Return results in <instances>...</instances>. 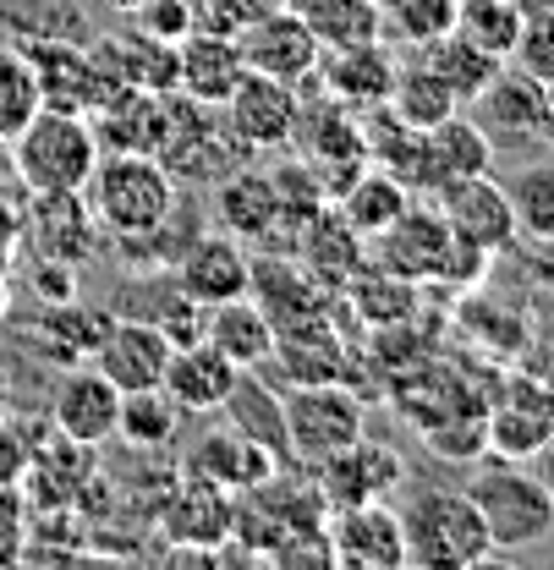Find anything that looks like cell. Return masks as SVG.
<instances>
[{
  "label": "cell",
  "mask_w": 554,
  "mask_h": 570,
  "mask_svg": "<svg viewBox=\"0 0 554 570\" xmlns=\"http://www.w3.org/2000/svg\"><path fill=\"white\" fill-rule=\"evenodd\" d=\"M82 198L105 242H143L176 214V176L159 165V154H99Z\"/></svg>",
  "instance_id": "6da1fadb"
},
{
  "label": "cell",
  "mask_w": 554,
  "mask_h": 570,
  "mask_svg": "<svg viewBox=\"0 0 554 570\" xmlns=\"http://www.w3.org/2000/svg\"><path fill=\"white\" fill-rule=\"evenodd\" d=\"M396 515L407 538V566L417 570H473L499 560L467 489H417Z\"/></svg>",
  "instance_id": "7a4b0ae2"
},
{
  "label": "cell",
  "mask_w": 554,
  "mask_h": 570,
  "mask_svg": "<svg viewBox=\"0 0 554 570\" xmlns=\"http://www.w3.org/2000/svg\"><path fill=\"white\" fill-rule=\"evenodd\" d=\"M11 159H17L22 193H82L94 165H99L94 121L77 110L39 105L28 116V127L11 138Z\"/></svg>",
  "instance_id": "3957f363"
},
{
  "label": "cell",
  "mask_w": 554,
  "mask_h": 570,
  "mask_svg": "<svg viewBox=\"0 0 554 570\" xmlns=\"http://www.w3.org/2000/svg\"><path fill=\"white\" fill-rule=\"evenodd\" d=\"M467 494L478 504V515H484V527H488V538H494L499 554L533 549V543H544L554 532L550 489H544L538 472L522 466V461L494 455L488 466H478V472L467 478Z\"/></svg>",
  "instance_id": "277c9868"
},
{
  "label": "cell",
  "mask_w": 554,
  "mask_h": 570,
  "mask_svg": "<svg viewBox=\"0 0 554 570\" xmlns=\"http://www.w3.org/2000/svg\"><path fill=\"white\" fill-rule=\"evenodd\" d=\"M280 423H285V461L319 466L324 455L368 433V401L351 384H285Z\"/></svg>",
  "instance_id": "5b68a950"
},
{
  "label": "cell",
  "mask_w": 554,
  "mask_h": 570,
  "mask_svg": "<svg viewBox=\"0 0 554 570\" xmlns=\"http://www.w3.org/2000/svg\"><path fill=\"white\" fill-rule=\"evenodd\" d=\"M297 116H302V94L280 77H264V71H247L231 99L220 105V121L225 132L236 138L242 154H275V148H291L297 138Z\"/></svg>",
  "instance_id": "8992f818"
},
{
  "label": "cell",
  "mask_w": 554,
  "mask_h": 570,
  "mask_svg": "<svg viewBox=\"0 0 554 570\" xmlns=\"http://www.w3.org/2000/svg\"><path fill=\"white\" fill-rule=\"evenodd\" d=\"M494 170V138L473 116H445L434 127H422L412 142V165H407V187L417 198H434L439 187L461 181V176H484Z\"/></svg>",
  "instance_id": "52a82bcc"
},
{
  "label": "cell",
  "mask_w": 554,
  "mask_h": 570,
  "mask_svg": "<svg viewBox=\"0 0 554 570\" xmlns=\"http://www.w3.org/2000/svg\"><path fill=\"white\" fill-rule=\"evenodd\" d=\"M313 472V489L324 499V510H341V504H368V499H390L401 483H407V461L396 444L385 439H351L347 450L324 455Z\"/></svg>",
  "instance_id": "ba28073f"
},
{
  "label": "cell",
  "mask_w": 554,
  "mask_h": 570,
  "mask_svg": "<svg viewBox=\"0 0 554 570\" xmlns=\"http://www.w3.org/2000/svg\"><path fill=\"white\" fill-rule=\"evenodd\" d=\"M324 538H330V566H347V570H401L407 566L401 515H396L385 499L330 510V515H324Z\"/></svg>",
  "instance_id": "9c48e42d"
},
{
  "label": "cell",
  "mask_w": 554,
  "mask_h": 570,
  "mask_svg": "<svg viewBox=\"0 0 554 570\" xmlns=\"http://www.w3.org/2000/svg\"><path fill=\"white\" fill-rule=\"evenodd\" d=\"M22 236L33 247V258H56V264H88L105 247V230L88 209L82 193H28L22 204Z\"/></svg>",
  "instance_id": "30bf717a"
},
{
  "label": "cell",
  "mask_w": 554,
  "mask_h": 570,
  "mask_svg": "<svg viewBox=\"0 0 554 570\" xmlns=\"http://www.w3.org/2000/svg\"><path fill=\"white\" fill-rule=\"evenodd\" d=\"M434 209L445 214V225H450V236H461L467 247H478V253H505V247H516V214H511V193L494 181V176H461V181H450V187H439L434 198H428Z\"/></svg>",
  "instance_id": "8fae6325"
},
{
  "label": "cell",
  "mask_w": 554,
  "mask_h": 570,
  "mask_svg": "<svg viewBox=\"0 0 554 570\" xmlns=\"http://www.w3.org/2000/svg\"><path fill=\"white\" fill-rule=\"evenodd\" d=\"M116 412H122V390L94 362L67 367L50 390V428L82 450H105L116 439Z\"/></svg>",
  "instance_id": "7c38bea8"
},
{
  "label": "cell",
  "mask_w": 554,
  "mask_h": 570,
  "mask_svg": "<svg viewBox=\"0 0 554 570\" xmlns=\"http://www.w3.org/2000/svg\"><path fill=\"white\" fill-rule=\"evenodd\" d=\"M236 50H242L247 71L280 77V82H291L297 94L313 82L319 56H324V45L313 39V28H308L291 6H275L270 17H259L253 28H242V33H236Z\"/></svg>",
  "instance_id": "4fadbf2b"
},
{
  "label": "cell",
  "mask_w": 554,
  "mask_h": 570,
  "mask_svg": "<svg viewBox=\"0 0 554 570\" xmlns=\"http://www.w3.org/2000/svg\"><path fill=\"white\" fill-rule=\"evenodd\" d=\"M368 247L379 253V269H390V275H401V281H412V285H428V281L439 285L456 236H450L445 214L434 209V204H417L412 198L407 214H401L390 230H379Z\"/></svg>",
  "instance_id": "5bb4252c"
},
{
  "label": "cell",
  "mask_w": 554,
  "mask_h": 570,
  "mask_svg": "<svg viewBox=\"0 0 554 570\" xmlns=\"http://www.w3.org/2000/svg\"><path fill=\"white\" fill-rule=\"evenodd\" d=\"M22 56L33 61L39 94H45V105H56V110L94 116L110 94H122V82L105 77V67L94 61V50H82V45H71V39H33Z\"/></svg>",
  "instance_id": "9a60e30c"
},
{
  "label": "cell",
  "mask_w": 554,
  "mask_h": 570,
  "mask_svg": "<svg viewBox=\"0 0 554 570\" xmlns=\"http://www.w3.org/2000/svg\"><path fill=\"white\" fill-rule=\"evenodd\" d=\"M396 71H401V61L390 56L385 39H362V45H347V50H324L313 82H308L302 94L324 88V99H336V105H347V110L362 116V110H373V105L390 99Z\"/></svg>",
  "instance_id": "2e32d148"
},
{
  "label": "cell",
  "mask_w": 554,
  "mask_h": 570,
  "mask_svg": "<svg viewBox=\"0 0 554 570\" xmlns=\"http://www.w3.org/2000/svg\"><path fill=\"white\" fill-rule=\"evenodd\" d=\"M171 281L182 285L193 302H231V296H247L253 281V253L247 242H236L231 230H204V236H187V247L176 253L171 264Z\"/></svg>",
  "instance_id": "e0dca14e"
},
{
  "label": "cell",
  "mask_w": 554,
  "mask_h": 570,
  "mask_svg": "<svg viewBox=\"0 0 554 570\" xmlns=\"http://www.w3.org/2000/svg\"><path fill=\"white\" fill-rule=\"evenodd\" d=\"M187 472L214 483V489H225V494H259V489H270L280 478V455L264 439L242 433V428H208L204 439L193 444Z\"/></svg>",
  "instance_id": "ac0fdd59"
},
{
  "label": "cell",
  "mask_w": 554,
  "mask_h": 570,
  "mask_svg": "<svg viewBox=\"0 0 554 570\" xmlns=\"http://www.w3.org/2000/svg\"><path fill=\"white\" fill-rule=\"evenodd\" d=\"M488 450L505 455V461H533L544 450V439L554 433V395L533 379V373H516L511 390L488 406Z\"/></svg>",
  "instance_id": "d6986e66"
},
{
  "label": "cell",
  "mask_w": 554,
  "mask_h": 570,
  "mask_svg": "<svg viewBox=\"0 0 554 570\" xmlns=\"http://www.w3.org/2000/svg\"><path fill=\"white\" fill-rule=\"evenodd\" d=\"M236 379H242V367L225 352H214L208 341H187V346H171L159 390L182 406V417H214V412H225Z\"/></svg>",
  "instance_id": "ffe728a7"
},
{
  "label": "cell",
  "mask_w": 554,
  "mask_h": 570,
  "mask_svg": "<svg viewBox=\"0 0 554 570\" xmlns=\"http://www.w3.org/2000/svg\"><path fill=\"white\" fill-rule=\"evenodd\" d=\"M88 362H94L122 395H127V390H154V384L165 379L171 341H165L159 324H148V318H110Z\"/></svg>",
  "instance_id": "44dd1931"
},
{
  "label": "cell",
  "mask_w": 554,
  "mask_h": 570,
  "mask_svg": "<svg viewBox=\"0 0 554 570\" xmlns=\"http://www.w3.org/2000/svg\"><path fill=\"white\" fill-rule=\"evenodd\" d=\"M247 77V61L236 50V39L214 33V28H193L182 45H176V94L220 110L231 99V88Z\"/></svg>",
  "instance_id": "7402d4cb"
},
{
  "label": "cell",
  "mask_w": 554,
  "mask_h": 570,
  "mask_svg": "<svg viewBox=\"0 0 554 570\" xmlns=\"http://www.w3.org/2000/svg\"><path fill=\"white\" fill-rule=\"evenodd\" d=\"M88 121H94L99 154H159L165 127H171V94L122 88V94H110Z\"/></svg>",
  "instance_id": "603a6c76"
},
{
  "label": "cell",
  "mask_w": 554,
  "mask_h": 570,
  "mask_svg": "<svg viewBox=\"0 0 554 570\" xmlns=\"http://www.w3.org/2000/svg\"><path fill=\"white\" fill-rule=\"evenodd\" d=\"M285 384H351L357 390V362L341 346V335L330 330V318L297 324V330H275V352Z\"/></svg>",
  "instance_id": "cb8c5ba5"
},
{
  "label": "cell",
  "mask_w": 554,
  "mask_h": 570,
  "mask_svg": "<svg viewBox=\"0 0 554 570\" xmlns=\"http://www.w3.org/2000/svg\"><path fill=\"white\" fill-rule=\"evenodd\" d=\"M247 296L275 318V330H297V324L330 318V285L313 281L297 258H253Z\"/></svg>",
  "instance_id": "d4e9b609"
},
{
  "label": "cell",
  "mask_w": 554,
  "mask_h": 570,
  "mask_svg": "<svg viewBox=\"0 0 554 570\" xmlns=\"http://www.w3.org/2000/svg\"><path fill=\"white\" fill-rule=\"evenodd\" d=\"M291 258H297L313 281H324L330 291H341V285L368 264V242H362L347 219L336 214V204H324L319 214H308V219L297 225V236H291Z\"/></svg>",
  "instance_id": "484cf974"
},
{
  "label": "cell",
  "mask_w": 554,
  "mask_h": 570,
  "mask_svg": "<svg viewBox=\"0 0 554 570\" xmlns=\"http://www.w3.org/2000/svg\"><path fill=\"white\" fill-rule=\"evenodd\" d=\"M214 219H220V230H231L236 242H247V247H270L280 236V198L275 187H270V170H225L220 181H214Z\"/></svg>",
  "instance_id": "4316f807"
},
{
  "label": "cell",
  "mask_w": 554,
  "mask_h": 570,
  "mask_svg": "<svg viewBox=\"0 0 554 570\" xmlns=\"http://www.w3.org/2000/svg\"><path fill=\"white\" fill-rule=\"evenodd\" d=\"M159 527L182 549H214L220 538L236 532V499L225 489H214V483H204V478H193V483L171 489L165 510H159Z\"/></svg>",
  "instance_id": "83f0119b"
},
{
  "label": "cell",
  "mask_w": 554,
  "mask_h": 570,
  "mask_svg": "<svg viewBox=\"0 0 554 570\" xmlns=\"http://www.w3.org/2000/svg\"><path fill=\"white\" fill-rule=\"evenodd\" d=\"M204 341L231 356L242 373H259L270 367V352H275V318L253 296H231L204 313Z\"/></svg>",
  "instance_id": "f1b7e54d"
},
{
  "label": "cell",
  "mask_w": 554,
  "mask_h": 570,
  "mask_svg": "<svg viewBox=\"0 0 554 570\" xmlns=\"http://www.w3.org/2000/svg\"><path fill=\"white\" fill-rule=\"evenodd\" d=\"M417 193L396 176V170H385V165H368V170H357L347 187L330 198L336 204V214L347 219L351 230L362 236V242H373L379 230H390L401 214H407V204H412Z\"/></svg>",
  "instance_id": "f546056e"
},
{
  "label": "cell",
  "mask_w": 554,
  "mask_h": 570,
  "mask_svg": "<svg viewBox=\"0 0 554 570\" xmlns=\"http://www.w3.org/2000/svg\"><path fill=\"white\" fill-rule=\"evenodd\" d=\"M105 324H110V313H99V307H88V302L71 296V302H50V307H39V313L28 318V341L39 346V356L77 367V362L94 356Z\"/></svg>",
  "instance_id": "4dcf8cb0"
},
{
  "label": "cell",
  "mask_w": 554,
  "mask_h": 570,
  "mask_svg": "<svg viewBox=\"0 0 554 570\" xmlns=\"http://www.w3.org/2000/svg\"><path fill=\"white\" fill-rule=\"evenodd\" d=\"M94 61L105 67L110 82L122 88H148V94H176V45H159L148 33H127V39H99Z\"/></svg>",
  "instance_id": "1f68e13d"
},
{
  "label": "cell",
  "mask_w": 554,
  "mask_h": 570,
  "mask_svg": "<svg viewBox=\"0 0 554 570\" xmlns=\"http://www.w3.org/2000/svg\"><path fill=\"white\" fill-rule=\"evenodd\" d=\"M484 105V132H505V138H538L544 127V82H533L527 71H516L511 61L499 67V77L473 99Z\"/></svg>",
  "instance_id": "d6a6232c"
},
{
  "label": "cell",
  "mask_w": 554,
  "mask_h": 570,
  "mask_svg": "<svg viewBox=\"0 0 554 570\" xmlns=\"http://www.w3.org/2000/svg\"><path fill=\"white\" fill-rule=\"evenodd\" d=\"M324 50H347L362 39H385V11L379 0H285Z\"/></svg>",
  "instance_id": "836d02e7"
},
{
  "label": "cell",
  "mask_w": 554,
  "mask_h": 570,
  "mask_svg": "<svg viewBox=\"0 0 554 570\" xmlns=\"http://www.w3.org/2000/svg\"><path fill=\"white\" fill-rule=\"evenodd\" d=\"M385 105H390V116H396L401 127H412V132H422V127H434V121H445V116L461 110V99L450 94V82L428 67L422 56L396 71V88H390Z\"/></svg>",
  "instance_id": "e575fe53"
},
{
  "label": "cell",
  "mask_w": 554,
  "mask_h": 570,
  "mask_svg": "<svg viewBox=\"0 0 554 570\" xmlns=\"http://www.w3.org/2000/svg\"><path fill=\"white\" fill-rule=\"evenodd\" d=\"M182 433V406L154 384V390H127L116 412V439L133 450H171Z\"/></svg>",
  "instance_id": "d590c367"
},
{
  "label": "cell",
  "mask_w": 554,
  "mask_h": 570,
  "mask_svg": "<svg viewBox=\"0 0 554 570\" xmlns=\"http://www.w3.org/2000/svg\"><path fill=\"white\" fill-rule=\"evenodd\" d=\"M347 302L357 307V318L368 330H396V324H407L417 313V285L390 275V269H368L362 264L347 281Z\"/></svg>",
  "instance_id": "8d00e7d4"
},
{
  "label": "cell",
  "mask_w": 554,
  "mask_h": 570,
  "mask_svg": "<svg viewBox=\"0 0 554 570\" xmlns=\"http://www.w3.org/2000/svg\"><path fill=\"white\" fill-rule=\"evenodd\" d=\"M417 56H422L428 67H434V71H439V77H445V82H450V94H456L461 105H473V99L484 94L488 82L499 77V67H505V61H494L488 50H478V45H467V39H461L456 28H450L445 39H434V45H422Z\"/></svg>",
  "instance_id": "74e56055"
},
{
  "label": "cell",
  "mask_w": 554,
  "mask_h": 570,
  "mask_svg": "<svg viewBox=\"0 0 554 570\" xmlns=\"http://www.w3.org/2000/svg\"><path fill=\"white\" fill-rule=\"evenodd\" d=\"M522 11H527V0H456V33L467 45L488 50L494 61H511L516 33H522Z\"/></svg>",
  "instance_id": "f35d334b"
},
{
  "label": "cell",
  "mask_w": 554,
  "mask_h": 570,
  "mask_svg": "<svg viewBox=\"0 0 554 570\" xmlns=\"http://www.w3.org/2000/svg\"><path fill=\"white\" fill-rule=\"evenodd\" d=\"M505 193H511V214H516V236L554 247V159L516 170V181Z\"/></svg>",
  "instance_id": "ab89813d"
},
{
  "label": "cell",
  "mask_w": 554,
  "mask_h": 570,
  "mask_svg": "<svg viewBox=\"0 0 554 570\" xmlns=\"http://www.w3.org/2000/svg\"><path fill=\"white\" fill-rule=\"evenodd\" d=\"M39 105H45V94H39L33 61L22 50H0V138H17Z\"/></svg>",
  "instance_id": "60d3db41"
},
{
  "label": "cell",
  "mask_w": 554,
  "mask_h": 570,
  "mask_svg": "<svg viewBox=\"0 0 554 570\" xmlns=\"http://www.w3.org/2000/svg\"><path fill=\"white\" fill-rule=\"evenodd\" d=\"M511 67L527 71L533 82H554V0H527L522 11V33L511 50Z\"/></svg>",
  "instance_id": "b9f144b4"
},
{
  "label": "cell",
  "mask_w": 554,
  "mask_h": 570,
  "mask_svg": "<svg viewBox=\"0 0 554 570\" xmlns=\"http://www.w3.org/2000/svg\"><path fill=\"white\" fill-rule=\"evenodd\" d=\"M385 28H396L407 45L422 50V45H434L456 28V0H396L385 11Z\"/></svg>",
  "instance_id": "7bdbcfd3"
},
{
  "label": "cell",
  "mask_w": 554,
  "mask_h": 570,
  "mask_svg": "<svg viewBox=\"0 0 554 570\" xmlns=\"http://www.w3.org/2000/svg\"><path fill=\"white\" fill-rule=\"evenodd\" d=\"M133 22H138V33L159 39V45H182L198 28V0H143Z\"/></svg>",
  "instance_id": "ee69618b"
},
{
  "label": "cell",
  "mask_w": 554,
  "mask_h": 570,
  "mask_svg": "<svg viewBox=\"0 0 554 570\" xmlns=\"http://www.w3.org/2000/svg\"><path fill=\"white\" fill-rule=\"evenodd\" d=\"M275 6H285V0H198V28H214V33L236 39L242 28H253Z\"/></svg>",
  "instance_id": "f6af8a7d"
},
{
  "label": "cell",
  "mask_w": 554,
  "mask_h": 570,
  "mask_svg": "<svg viewBox=\"0 0 554 570\" xmlns=\"http://www.w3.org/2000/svg\"><path fill=\"white\" fill-rule=\"evenodd\" d=\"M22 285H28V296H33L39 307L71 302V296H77V269H71V264H56V258H33L28 275H22Z\"/></svg>",
  "instance_id": "bcb514c9"
},
{
  "label": "cell",
  "mask_w": 554,
  "mask_h": 570,
  "mask_svg": "<svg viewBox=\"0 0 554 570\" xmlns=\"http://www.w3.org/2000/svg\"><path fill=\"white\" fill-rule=\"evenodd\" d=\"M28 504H22V483L17 489H0V566L22 554V538H28Z\"/></svg>",
  "instance_id": "7dc6e473"
},
{
  "label": "cell",
  "mask_w": 554,
  "mask_h": 570,
  "mask_svg": "<svg viewBox=\"0 0 554 570\" xmlns=\"http://www.w3.org/2000/svg\"><path fill=\"white\" fill-rule=\"evenodd\" d=\"M28 461H33V444L0 417V489H17L22 472H28Z\"/></svg>",
  "instance_id": "c3c4849f"
},
{
  "label": "cell",
  "mask_w": 554,
  "mask_h": 570,
  "mask_svg": "<svg viewBox=\"0 0 554 570\" xmlns=\"http://www.w3.org/2000/svg\"><path fill=\"white\" fill-rule=\"evenodd\" d=\"M17 242H22V204H17V193H6L0 198V264L17 253Z\"/></svg>",
  "instance_id": "681fc988"
},
{
  "label": "cell",
  "mask_w": 554,
  "mask_h": 570,
  "mask_svg": "<svg viewBox=\"0 0 554 570\" xmlns=\"http://www.w3.org/2000/svg\"><path fill=\"white\" fill-rule=\"evenodd\" d=\"M6 193H22V181H17V159H11V138H0V198Z\"/></svg>",
  "instance_id": "f907efd6"
},
{
  "label": "cell",
  "mask_w": 554,
  "mask_h": 570,
  "mask_svg": "<svg viewBox=\"0 0 554 570\" xmlns=\"http://www.w3.org/2000/svg\"><path fill=\"white\" fill-rule=\"evenodd\" d=\"M533 472H538V483L550 489V499H554V433L544 439V450L533 455Z\"/></svg>",
  "instance_id": "816d5d0a"
},
{
  "label": "cell",
  "mask_w": 554,
  "mask_h": 570,
  "mask_svg": "<svg viewBox=\"0 0 554 570\" xmlns=\"http://www.w3.org/2000/svg\"><path fill=\"white\" fill-rule=\"evenodd\" d=\"M538 138H550V142H554V82L544 88V127H538Z\"/></svg>",
  "instance_id": "f5cc1de1"
},
{
  "label": "cell",
  "mask_w": 554,
  "mask_h": 570,
  "mask_svg": "<svg viewBox=\"0 0 554 570\" xmlns=\"http://www.w3.org/2000/svg\"><path fill=\"white\" fill-rule=\"evenodd\" d=\"M11 395H17V390H11V373L0 367V417H11Z\"/></svg>",
  "instance_id": "db71d44e"
},
{
  "label": "cell",
  "mask_w": 554,
  "mask_h": 570,
  "mask_svg": "<svg viewBox=\"0 0 554 570\" xmlns=\"http://www.w3.org/2000/svg\"><path fill=\"white\" fill-rule=\"evenodd\" d=\"M99 6H105V11H116V17H133L143 0H99Z\"/></svg>",
  "instance_id": "11a10c76"
},
{
  "label": "cell",
  "mask_w": 554,
  "mask_h": 570,
  "mask_svg": "<svg viewBox=\"0 0 554 570\" xmlns=\"http://www.w3.org/2000/svg\"><path fill=\"white\" fill-rule=\"evenodd\" d=\"M6 313H11V285H6V264H0V324H6Z\"/></svg>",
  "instance_id": "9f6ffc18"
},
{
  "label": "cell",
  "mask_w": 554,
  "mask_h": 570,
  "mask_svg": "<svg viewBox=\"0 0 554 570\" xmlns=\"http://www.w3.org/2000/svg\"><path fill=\"white\" fill-rule=\"evenodd\" d=\"M390 6H396V0H379V11H390Z\"/></svg>",
  "instance_id": "6f0895ef"
}]
</instances>
